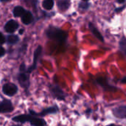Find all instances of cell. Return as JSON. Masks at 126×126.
Masks as SVG:
<instances>
[{
	"label": "cell",
	"mask_w": 126,
	"mask_h": 126,
	"mask_svg": "<svg viewBox=\"0 0 126 126\" xmlns=\"http://www.w3.org/2000/svg\"><path fill=\"white\" fill-rule=\"evenodd\" d=\"M89 29L91 30L92 32L94 34V35L97 38H98L100 41H101L102 42H103V41H104V39H103V38L101 33L97 30V29L92 23H90V24H89Z\"/></svg>",
	"instance_id": "obj_14"
},
{
	"label": "cell",
	"mask_w": 126,
	"mask_h": 126,
	"mask_svg": "<svg viewBox=\"0 0 126 126\" xmlns=\"http://www.w3.org/2000/svg\"><path fill=\"white\" fill-rule=\"evenodd\" d=\"M120 48L126 56V39L125 37H123L120 42Z\"/></svg>",
	"instance_id": "obj_18"
},
{
	"label": "cell",
	"mask_w": 126,
	"mask_h": 126,
	"mask_svg": "<svg viewBox=\"0 0 126 126\" xmlns=\"http://www.w3.org/2000/svg\"><path fill=\"white\" fill-rule=\"evenodd\" d=\"M32 21H33V16L30 11H26L25 13L21 16V21L23 24L26 25L30 24V23H32Z\"/></svg>",
	"instance_id": "obj_11"
},
{
	"label": "cell",
	"mask_w": 126,
	"mask_h": 126,
	"mask_svg": "<svg viewBox=\"0 0 126 126\" xmlns=\"http://www.w3.org/2000/svg\"><path fill=\"white\" fill-rule=\"evenodd\" d=\"M7 43L10 44H16L18 42L19 38L16 35H10L7 38Z\"/></svg>",
	"instance_id": "obj_16"
},
{
	"label": "cell",
	"mask_w": 126,
	"mask_h": 126,
	"mask_svg": "<svg viewBox=\"0 0 126 126\" xmlns=\"http://www.w3.org/2000/svg\"><path fill=\"white\" fill-rule=\"evenodd\" d=\"M41 51H42V48H41V47H40V46L35 49V53H34V58H33V63H32V65L27 69V73L32 72L36 68L38 59V58L40 57V55H41Z\"/></svg>",
	"instance_id": "obj_7"
},
{
	"label": "cell",
	"mask_w": 126,
	"mask_h": 126,
	"mask_svg": "<svg viewBox=\"0 0 126 126\" xmlns=\"http://www.w3.org/2000/svg\"><path fill=\"white\" fill-rule=\"evenodd\" d=\"M18 27H19V25L17 21H16L14 20H10L5 24L4 29L5 32H7L8 33H13L16 30H18Z\"/></svg>",
	"instance_id": "obj_6"
},
{
	"label": "cell",
	"mask_w": 126,
	"mask_h": 126,
	"mask_svg": "<svg viewBox=\"0 0 126 126\" xmlns=\"http://www.w3.org/2000/svg\"><path fill=\"white\" fill-rule=\"evenodd\" d=\"M0 49H1V52H0L1 53V57H3L4 55V54H5V50L2 47H1Z\"/></svg>",
	"instance_id": "obj_21"
},
{
	"label": "cell",
	"mask_w": 126,
	"mask_h": 126,
	"mask_svg": "<svg viewBox=\"0 0 126 126\" xmlns=\"http://www.w3.org/2000/svg\"></svg>",
	"instance_id": "obj_29"
},
{
	"label": "cell",
	"mask_w": 126,
	"mask_h": 126,
	"mask_svg": "<svg viewBox=\"0 0 126 126\" xmlns=\"http://www.w3.org/2000/svg\"><path fill=\"white\" fill-rule=\"evenodd\" d=\"M114 115L117 118H126V106H122L113 110Z\"/></svg>",
	"instance_id": "obj_9"
},
{
	"label": "cell",
	"mask_w": 126,
	"mask_h": 126,
	"mask_svg": "<svg viewBox=\"0 0 126 126\" xmlns=\"http://www.w3.org/2000/svg\"><path fill=\"white\" fill-rule=\"evenodd\" d=\"M83 1H88L89 0H83Z\"/></svg>",
	"instance_id": "obj_28"
},
{
	"label": "cell",
	"mask_w": 126,
	"mask_h": 126,
	"mask_svg": "<svg viewBox=\"0 0 126 126\" xmlns=\"http://www.w3.org/2000/svg\"><path fill=\"white\" fill-rule=\"evenodd\" d=\"M31 114L27 115V114H21L19 116H16L15 117L13 118V120L17 123H24L30 121V118Z\"/></svg>",
	"instance_id": "obj_12"
},
{
	"label": "cell",
	"mask_w": 126,
	"mask_h": 126,
	"mask_svg": "<svg viewBox=\"0 0 126 126\" xmlns=\"http://www.w3.org/2000/svg\"><path fill=\"white\" fill-rule=\"evenodd\" d=\"M25 10L21 6H16L13 9V15L16 17H21L25 13Z\"/></svg>",
	"instance_id": "obj_15"
},
{
	"label": "cell",
	"mask_w": 126,
	"mask_h": 126,
	"mask_svg": "<svg viewBox=\"0 0 126 126\" xmlns=\"http://www.w3.org/2000/svg\"><path fill=\"white\" fill-rule=\"evenodd\" d=\"M1 1H10V0H1Z\"/></svg>",
	"instance_id": "obj_27"
},
{
	"label": "cell",
	"mask_w": 126,
	"mask_h": 126,
	"mask_svg": "<svg viewBox=\"0 0 126 126\" xmlns=\"http://www.w3.org/2000/svg\"><path fill=\"white\" fill-rule=\"evenodd\" d=\"M58 9L62 11L66 10L70 6V1L69 0H59L57 3Z\"/></svg>",
	"instance_id": "obj_13"
},
{
	"label": "cell",
	"mask_w": 126,
	"mask_h": 126,
	"mask_svg": "<svg viewBox=\"0 0 126 126\" xmlns=\"http://www.w3.org/2000/svg\"><path fill=\"white\" fill-rule=\"evenodd\" d=\"M108 126H117V125H109Z\"/></svg>",
	"instance_id": "obj_26"
},
{
	"label": "cell",
	"mask_w": 126,
	"mask_h": 126,
	"mask_svg": "<svg viewBox=\"0 0 126 126\" xmlns=\"http://www.w3.org/2000/svg\"><path fill=\"white\" fill-rule=\"evenodd\" d=\"M2 92L5 95L9 96V97H12V96H14L17 93L18 87L14 83H6L3 86Z\"/></svg>",
	"instance_id": "obj_2"
},
{
	"label": "cell",
	"mask_w": 126,
	"mask_h": 126,
	"mask_svg": "<svg viewBox=\"0 0 126 126\" xmlns=\"http://www.w3.org/2000/svg\"><path fill=\"white\" fill-rule=\"evenodd\" d=\"M58 111V108L55 106H52L47 109H44L41 113H35L33 111H30V113L31 114V115H38V116H45L49 114H55Z\"/></svg>",
	"instance_id": "obj_8"
},
{
	"label": "cell",
	"mask_w": 126,
	"mask_h": 126,
	"mask_svg": "<svg viewBox=\"0 0 126 126\" xmlns=\"http://www.w3.org/2000/svg\"><path fill=\"white\" fill-rule=\"evenodd\" d=\"M126 1V0H117V2L120 3V4H123Z\"/></svg>",
	"instance_id": "obj_23"
},
{
	"label": "cell",
	"mask_w": 126,
	"mask_h": 126,
	"mask_svg": "<svg viewBox=\"0 0 126 126\" xmlns=\"http://www.w3.org/2000/svg\"><path fill=\"white\" fill-rule=\"evenodd\" d=\"M29 123L32 126H44L46 123L42 118H38L35 117L30 116Z\"/></svg>",
	"instance_id": "obj_10"
},
{
	"label": "cell",
	"mask_w": 126,
	"mask_h": 126,
	"mask_svg": "<svg viewBox=\"0 0 126 126\" xmlns=\"http://www.w3.org/2000/svg\"><path fill=\"white\" fill-rule=\"evenodd\" d=\"M24 32V30L23 29H21L20 30H19V34H22Z\"/></svg>",
	"instance_id": "obj_24"
},
{
	"label": "cell",
	"mask_w": 126,
	"mask_h": 126,
	"mask_svg": "<svg viewBox=\"0 0 126 126\" xmlns=\"http://www.w3.org/2000/svg\"><path fill=\"white\" fill-rule=\"evenodd\" d=\"M13 111V106L12 103L8 100H4L0 105L1 113H10Z\"/></svg>",
	"instance_id": "obj_5"
},
{
	"label": "cell",
	"mask_w": 126,
	"mask_h": 126,
	"mask_svg": "<svg viewBox=\"0 0 126 126\" xmlns=\"http://www.w3.org/2000/svg\"><path fill=\"white\" fill-rule=\"evenodd\" d=\"M50 92L53 97L59 100H65V94L62 91V89L58 86H51L50 87Z\"/></svg>",
	"instance_id": "obj_3"
},
{
	"label": "cell",
	"mask_w": 126,
	"mask_h": 126,
	"mask_svg": "<svg viewBox=\"0 0 126 126\" xmlns=\"http://www.w3.org/2000/svg\"><path fill=\"white\" fill-rule=\"evenodd\" d=\"M29 1H30V2H31L34 6L36 5V4H37V0H29Z\"/></svg>",
	"instance_id": "obj_22"
},
{
	"label": "cell",
	"mask_w": 126,
	"mask_h": 126,
	"mask_svg": "<svg viewBox=\"0 0 126 126\" xmlns=\"http://www.w3.org/2000/svg\"><path fill=\"white\" fill-rule=\"evenodd\" d=\"M0 41H1V44H4V42H5V38H4V36L3 35L2 33H0Z\"/></svg>",
	"instance_id": "obj_20"
},
{
	"label": "cell",
	"mask_w": 126,
	"mask_h": 126,
	"mask_svg": "<svg viewBox=\"0 0 126 126\" xmlns=\"http://www.w3.org/2000/svg\"><path fill=\"white\" fill-rule=\"evenodd\" d=\"M47 35L51 39L61 42H65L67 38V33L66 32L54 27H51L47 29Z\"/></svg>",
	"instance_id": "obj_1"
},
{
	"label": "cell",
	"mask_w": 126,
	"mask_h": 126,
	"mask_svg": "<svg viewBox=\"0 0 126 126\" xmlns=\"http://www.w3.org/2000/svg\"><path fill=\"white\" fill-rule=\"evenodd\" d=\"M123 83H126V78H125V79H123Z\"/></svg>",
	"instance_id": "obj_25"
},
{
	"label": "cell",
	"mask_w": 126,
	"mask_h": 126,
	"mask_svg": "<svg viewBox=\"0 0 126 126\" xmlns=\"http://www.w3.org/2000/svg\"><path fill=\"white\" fill-rule=\"evenodd\" d=\"M54 6V1L53 0H44L43 1V7L44 9L49 10H51Z\"/></svg>",
	"instance_id": "obj_17"
},
{
	"label": "cell",
	"mask_w": 126,
	"mask_h": 126,
	"mask_svg": "<svg viewBox=\"0 0 126 126\" xmlns=\"http://www.w3.org/2000/svg\"><path fill=\"white\" fill-rule=\"evenodd\" d=\"M27 72H21L18 76V83L21 85L22 88H24L25 89H27L30 86V80H29V76L27 74Z\"/></svg>",
	"instance_id": "obj_4"
},
{
	"label": "cell",
	"mask_w": 126,
	"mask_h": 126,
	"mask_svg": "<svg viewBox=\"0 0 126 126\" xmlns=\"http://www.w3.org/2000/svg\"><path fill=\"white\" fill-rule=\"evenodd\" d=\"M80 8H81V9H88L89 7V3H87L86 1H85V2H81V3H80Z\"/></svg>",
	"instance_id": "obj_19"
}]
</instances>
